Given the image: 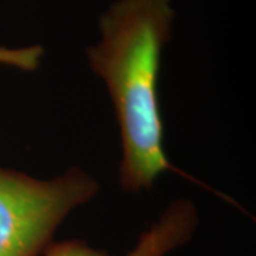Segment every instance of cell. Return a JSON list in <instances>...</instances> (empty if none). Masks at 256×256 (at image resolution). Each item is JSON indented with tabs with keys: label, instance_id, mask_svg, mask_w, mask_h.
<instances>
[{
	"label": "cell",
	"instance_id": "obj_1",
	"mask_svg": "<svg viewBox=\"0 0 256 256\" xmlns=\"http://www.w3.org/2000/svg\"><path fill=\"white\" fill-rule=\"evenodd\" d=\"M172 20L170 0H118L101 16V40L87 48L90 67L106 82L116 110L122 146L120 184L131 194L151 191L164 172L215 192L174 166L164 151L158 74Z\"/></svg>",
	"mask_w": 256,
	"mask_h": 256
},
{
	"label": "cell",
	"instance_id": "obj_2",
	"mask_svg": "<svg viewBox=\"0 0 256 256\" xmlns=\"http://www.w3.org/2000/svg\"><path fill=\"white\" fill-rule=\"evenodd\" d=\"M97 191L82 168L47 181L0 168V256L43 255L66 216Z\"/></svg>",
	"mask_w": 256,
	"mask_h": 256
},
{
	"label": "cell",
	"instance_id": "obj_3",
	"mask_svg": "<svg viewBox=\"0 0 256 256\" xmlns=\"http://www.w3.org/2000/svg\"><path fill=\"white\" fill-rule=\"evenodd\" d=\"M198 226L195 205L188 200L171 202L160 220L141 234L136 246L124 256H165L190 242ZM43 256H110L106 250L90 246L84 240L72 239L52 242Z\"/></svg>",
	"mask_w": 256,
	"mask_h": 256
},
{
	"label": "cell",
	"instance_id": "obj_4",
	"mask_svg": "<svg viewBox=\"0 0 256 256\" xmlns=\"http://www.w3.org/2000/svg\"><path fill=\"white\" fill-rule=\"evenodd\" d=\"M43 52L44 50L42 46H30L23 48L0 47V64L12 66L24 72H33L38 67Z\"/></svg>",
	"mask_w": 256,
	"mask_h": 256
}]
</instances>
